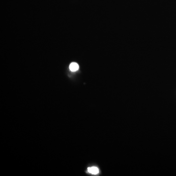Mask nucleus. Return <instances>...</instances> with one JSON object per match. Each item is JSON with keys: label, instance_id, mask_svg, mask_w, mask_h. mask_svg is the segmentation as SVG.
I'll return each mask as SVG.
<instances>
[{"label": "nucleus", "instance_id": "f257e3e1", "mask_svg": "<svg viewBox=\"0 0 176 176\" xmlns=\"http://www.w3.org/2000/svg\"><path fill=\"white\" fill-rule=\"evenodd\" d=\"M88 171L90 173H91V174H94V175L98 174L99 173V170L96 167H92L88 168Z\"/></svg>", "mask_w": 176, "mask_h": 176}, {"label": "nucleus", "instance_id": "f03ea898", "mask_svg": "<svg viewBox=\"0 0 176 176\" xmlns=\"http://www.w3.org/2000/svg\"><path fill=\"white\" fill-rule=\"evenodd\" d=\"M79 68L78 65L76 63H72L69 66V69L72 71H75Z\"/></svg>", "mask_w": 176, "mask_h": 176}]
</instances>
